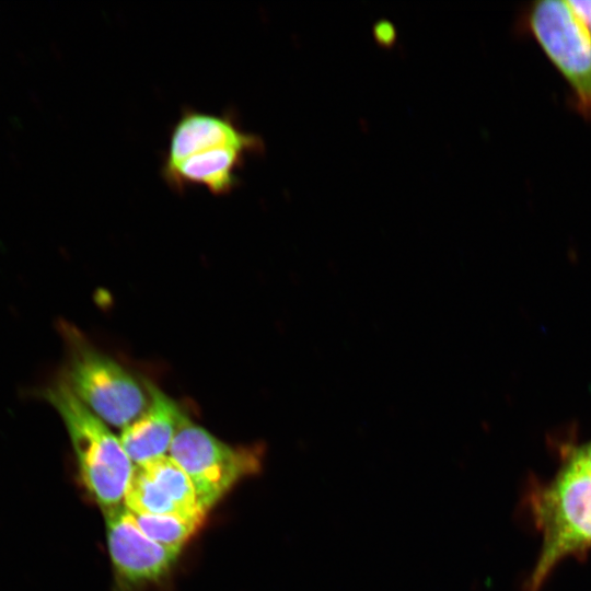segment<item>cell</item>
Returning <instances> with one entry per match:
<instances>
[{
    "label": "cell",
    "mask_w": 591,
    "mask_h": 591,
    "mask_svg": "<svg viewBox=\"0 0 591 591\" xmlns=\"http://www.w3.org/2000/svg\"><path fill=\"white\" fill-rule=\"evenodd\" d=\"M259 154L244 146H221L196 153L169 169L164 182L175 192L202 186L215 196L232 193L240 185V171L250 155Z\"/></svg>",
    "instance_id": "9"
},
{
    "label": "cell",
    "mask_w": 591,
    "mask_h": 591,
    "mask_svg": "<svg viewBox=\"0 0 591 591\" xmlns=\"http://www.w3.org/2000/svg\"><path fill=\"white\" fill-rule=\"evenodd\" d=\"M139 466L173 500L185 518L204 523L207 511L190 478L175 460L166 454Z\"/></svg>",
    "instance_id": "10"
},
{
    "label": "cell",
    "mask_w": 591,
    "mask_h": 591,
    "mask_svg": "<svg viewBox=\"0 0 591 591\" xmlns=\"http://www.w3.org/2000/svg\"><path fill=\"white\" fill-rule=\"evenodd\" d=\"M586 467L591 473V442H589L587 445H583L581 448L575 449Z\"/></svg>",
    "instance_id": "15"
},
{
    "label": "cell",
    "mask_w": 591,
    "mask_h": 591,
    "mask_svg": "<svg viewBox=\"0 0 591 591\" xmlns=\"http://www.w3.org/2000/svg\"><path fill=\"white\" fill-rule=\"evenodd\" d=\"M244 146L263 152V139L243 130L232 114L186 108L172 128L162 169H169L202 151L221 146Z\"/></svg>",
    "instance_id": "7"
},
{
    "label": "cell",
    "mask_w": 591,
    "mask_h": 591,
    "mask_svg": "<svg viewBox=\"0 0 591 591\" xmlns=\"http://www.w3.org/2000/svg\"><path fill=\"white\" fill-rule=\"evenodd\" d=\"M263 447H232L207 429L182 416L169 455L190 478L202 508L208 512L243 478L263 466Z\"/></svg>",
    "instance_id": "4"
},
{
    "label": "cell",
    "mask_w": 591,
    "mask_h": 591,
    "mask_svg": "<svg viewBox=\"0 0 591 591\" xmlns=\"http://www.w3.org/2000/svg\"><path fill=\"white\" fill-rule=\"evenodd\" d=\"M523 26L568 82L572 104L591 121V35L567 1L541 0L529 4Z\"/></svg>",
    "instance_id": "5"
},
{
    "label": "cell",
    "mask_w": 591,
    "mask_h": 591,
    "mask_svg": "<svg viewBox=\"0 0 591 591\" xmlns=\"http://www.w3.org/2000/svg\"><path fill=\"white\" fill-rule=\"evenodd\" d=\"M149 403L144 410L121 429L120 443L135 466L169 454L184 413L160 387L144 381Z\"/></svg>",
    "instance_id": "8"
},
{
    "label": "cell",
    "mask_w": 591,
    "mask_h": 591,
    "mask_svg": "<svg viewBox=\"0 0 591 591\" xmlns=\"http://www.w3.org/2000/svg\"><path fill=\"white\" fill-rule=\"evenodd\" d=\"M567 2L591 35V0H568Z\"/></svg>",
    "instance_id": "14"
},
{
    "label": "cell",
    "mask_w": 591,
    "mask_h": 591,
    "mask_svg": "<svg viewBox=\"0 0 591 591\" xmlns=\"http://www.w3.org/2000/svg\"><path fill=\"white\" fill-rule=\"evenodd\" d=\"M68 363L62 376L73 394L108 426L123 429L147 407L149 393L125 367L65 325Z\"/></svg>",
    "instance_id": "3"
},
{
    "label": "cell",
    "mask_w": 591,
    "mask_h": 591,
    "mask_svg": "<svg viewBox=\"0 0 591 591\" xmlns=\"http://www.w3.org/2000/svg\"><path fill=\"white\" fill-rule=\"evenodd\" d=\"M44 395L66 426L85 490L103 509L121 505L135 465L119 438L73 394L63 378Z\"/></svg>",
    "instance_id": "2"
},
{
    "label": "cell",
    "mask_w": 591,
    "mask_h": 591,
    "mask_svg": "<svg viewBox=\"0 0 591 591\" xmlns=\"http://www.w3.org/2000/svg\"><path fill=\"white\" fill-rule=\"evenodd\" d=\"M142 532L162 546L181 552L202 523L171 514H134Z\"/></svg>",
    "instance_id": "12"
},
{
    "label": "cell",
    "mask_w": 591,
    "mask_h": 591,
    "mask_svg": "<svg viewBox=\"0 0 591 591\" xmlns=\"http://www.w3.org/2000/svg\"><path fill=\"white\" fill-rule=\"evenodd\" d=\"M104 512L112 565L123 586L155 582L170 572L181 552L147 536L123 503L104 509Z\"/></svg>",
    "instance_id": "6"
},
{
    "label": "cell",
    "mask_w": 591,
    "mask_h": 591,
    "mask_svg": "<svg viewBox=\"0 0 591 591\" xmlns=\"http://www.w3.org/2000/svg\"><path fill=\"white\" fill-rule=\"evenodd\" d=\"M123 505L134 514H171L185 518L173 500L140 466L134 467Z\"/></svg>",
    "instance_id": "11"
},
{
    "label": "cell",
    "mask_w": 591,
    "mask_h": 591,
    "mask_svg": "<svg viewBox=\"0 0 591 591\" xmlns=\"http://www.w3.org/2000/svg\"><path fill=\"white\" fill-rule=\"evenodd\" d=\"M374 39L384 47H391L397 38V31L394 24L387 20H379L372 27Z\"/></svg>",
    "instance_id": "13"
},
{
    "label": "cell",
    "mask_w": 591,
    "mask_h": 591,
    "mask_svg": "<svg viewBox=\"0 0 591 591\" xmlns=\"http://www.w3.org/2000/svg\"><path fill=\"white\" fill-rule=\"evenodd\" d=\"M525 501L542 546L523 591H541L564 558L591 548V473L575 449L551 480L531 482Z\"/></svg>",
    "instance_id": "1"
}]
</instances>
